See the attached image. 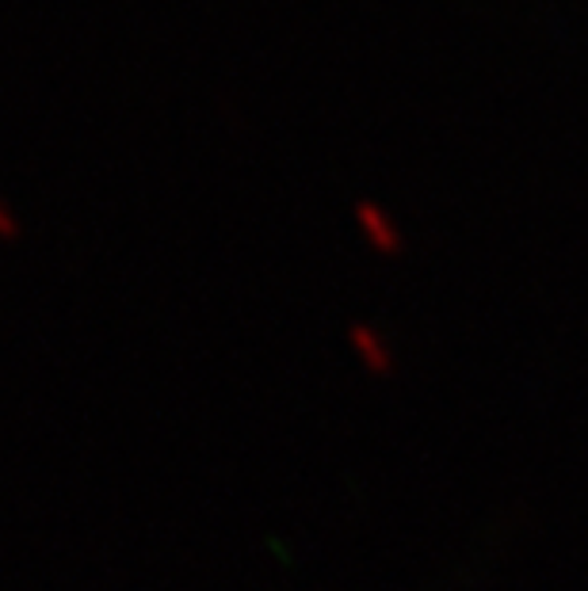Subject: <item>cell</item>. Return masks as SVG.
Returning a JSON list of instances; mask_svg holds the SVG:
<instances>
[{
	"label": "cell",
	"instance_id": "cell-1",
	"mask_svg": "<svg viewBox=\"0 0 588 591\" xmlns=\"http://www.w3.org/2000/svg\"><path fill=\"white\" fill-rule=\"evenodd\" d=\"M356 218H359V225H364V233H367V241H371L375 252H382V256H398L401 236H398V230H393L390 222H386V214L375 207V202H359Z\"/></svg>",
	"mask_w": 588,
	"mask_h": 591
},
{
	"label": "cell",
	"instance_id": "cell-2",
	"mask_svg": "<svg viewBox=\"0 0 588 591\" xmlns=\"http://www.w3.org/2000/svg\"><path fill=\"white\" fill-rule=\"evenodd\" d=\"M348 340H351V348L359 351V359H364V367L371 370V374L386 378V374H390V370H393V362H390V348H386V344H382V336H378L371 325H351Z\"/></svg>",
	"mask_w": 588,
	"mask_h": 591
},
{
	"label": "cell",
	"instance_id": "cell-3",
	"mask_svg": "<svg viewBox=\"0 0 588 591\" xmlns=\"http://www.w3.org/2000/svg\"><path fill=\"white\" fill-rule=\"evenodd\" d=\"M0 236H4V241H15V236H20V222H15L4 202H0Z\"/></svg>",
	"mask_w": 588,
	"mask_h": 591
}]
</instances>
